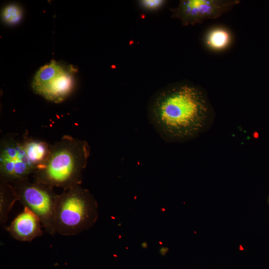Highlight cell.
I'll return each instance as SVG.
<instances>
[{
    "mask_svg": "<svg viewBox=\"0 0 269 269\" xmlns=\"http://www.w3.org/2000/svg\"><path fill=\"white\" fill-rule=\"evenodd\" d=\"M209 112V103L203 91L195 85L181 83L155 94L149 103L147 116L162 139L174 142L197 134Z\"/></svg>",
    "mask_w": 269,
    "mask_h": 269,
    "instance_id": "cell-1",
    "label": "cell"
},
{
    "mask_svg": "<svg viewBox=\"0 0 269 269\" xmlns=\"http://www.w3.org/2000/svg\"><path fill=\"white\" fill-rule=\"evenodd\" d=\"M90 151L86 141L64 136L50 146L47 159L34 173V181L64 190L80 185Z\"/></svg>",
    "mask_w": 269,
    "mask_h": 269,
    "instance_id": "cell-2",
    "label": "cell"
},
{
    "mask_svg": "<svg viewBox=\"0 0 269 269\" xmlns=\"http://www.w3.org/2000/svg\"><path fill=\"white\" fill-rule=\"evenodd\" d=\"M98 205L90 191L80 185L58 195L55 214L56 233L75 236L92 228L98 218Z\"/></svg>",
    "mask_w": 269,
    "mask_h": 269,
    "instance_id": "cell-3",
    "label": "cell"
},
{
    "mask_svg": "<svg viewBox=\"0 0 269 269\" xmlns=\"http://www.w3.org/2000/svg\"><path fill=\"white\" fill-rule=\"evenodd\" d=\"M17 199L40 220L45 231L52 235L55 227V207L58 197L51 186L30 182L28 179L13 183Z\"/></svg>",
    "mask_w": 269,
    "mask_h": 269,
    "instance_id": "cell-4",
    "label": "cell"
},
{
    "mask_svg": "<svg viewBox=\"0 0 269 269\" xmlns=\"http://www.w3.org/2000/svg\"><path fill=\"white\" fill-rule=\"evenodd\" d=\"M73 86V77L70 70L54 60L37 71L32 82L35 93L55 103L64 100Z\"/></svg>",
    "mask_w": 269,
    "mask_h": 269,
    "instance_id": "cell-5",
    "label": "cell"
},
{
    "mask_svg": "<svg viewBox=\"0 0 269 269\" xmlns=\"http://www.w3.org/2000/svg\"><path fill=\"white\" fill-rule=\"evenodd\" d=\"M240 2L239 0H181L171 9V15L184 26L194 25L221 17Z\"/></svg>",
    "mask_w": 269,
    "mask_h": 269,
    "instance_id": "cell-6",
    "label": "cell"
},
{
    "mask_svg": "<svg viewBox=\"0 0 269 269\" xmlns=\"http://www.w3.org/2000/svg\"><path fill=\"white\" fill-rule=\"evenodd\" d=\"M36 166L28 158L23 141L13 138L3 139L0 151V180L14 183L28 178Z\"/></svg>",
    "mask_w": 269,
    "mask_h": 269,
    "instance_id": "cell-7",
    "label": "cell"
},
{
    "mask_svg": "<svg viewBox=\"0 0 269 269\" xmlns=\"http://www.w3.org/2000/svg\"><path fill=\"white\" fill-rule=\"evenodd\" d=\"M42 223L39 218L28 208L24 207L6 227V230L14 239L30 242L42 235Z\"/></svg>",
    "mask_w": 269,
    "mask_h": 269,
    "instance_id": "cell-8",
    "label": "cell"
},
{
    "mask_svg": "<svg viewBox=\"0 0 269 269\" xmlns=\"http://www.w3.org/2000/svg\"><path fill=\"white\" fill-rule=\"evenodd\" d=\"M23 141L28 158L37 169L47 159L50 146L45 142L32 138H24Z\"/></svg>",
    "mask_w": 269,
    "mask_h": 269,
    "instance_id": "cell-9",
    "label": "cell"
},
{
    "mask_svg": "<svg viewBox=\"0 0 269 269\" xmlns=\"http://www.w3.org/2000/svg\"><path fill=\"white\" fill-rule=\"evenodd\" d=\"M13 187L10 183L0 180V223L5 224L8 214L17 201Z\"/></svg>",
    "mask_w": 269,
    "mask_h": 269,
    "instance_id": "cell-10",
    "label": "cell"
},
{
    "mask_svg": "<svg viewBox=\"0 0 269 269\" xmlns=\"http://www.w3.org/2000/svg\"><path fill=\"white\" fill-rule=\"evenodd\" d=\"M231 40L230 31L221 27L210 30L205 37V43L207 46L214 51L226 49L230 45Z\"/></svg>",
    "mask_w": 269,
    "mask_h": 269,
    "instance_id": "cell-11",
    "label": "cell"
},
{
    "mask_svg": "<svg viewBox=\"0 0 269 269\" xmlns=\"http://www.w3.org/2000/svg\"><path fill=\"white\" fill-rule=\"evenodd\" d=\"M21 8L15 4H10L6 6L3 10L2 16L6 23L14 24L18 22L22 17Z\"/></svg>",
    "mask_w": 269,
    "mask_h": 269,
    "instance_id": "cell-12",
    "label": "cell"
},
{
    "mask_svg": "<svg viewBox=\"0 0 269 269\" xmlns=\"http://www.w3.org/2000/svg\"><path fill=\"white\" fill-rule=\"evenodd\" d=\"M166 2L163 0H141L138 1V4L145 10L155 11L162 8Z\"/></svg>",
    "mask_w": 269,
    "mask_h": 269,
    "instance_id": "cell-13",
    "label": "cell"
},
{
    "mask_svg": "<svg viewBox=\"0 0 269 269\" xmlns=\"http://www.w3.org/2000/svg\"><path fill=\"white\" fill-rule=\"evenodd\" d=\"M268 204L269 205V195L268 198Z\"/></svg>",
    "mask_w": 269,
    "mask_h": 269,
    "instance_id": "cell-14",
    "label": "cell"
}]
</instances>
